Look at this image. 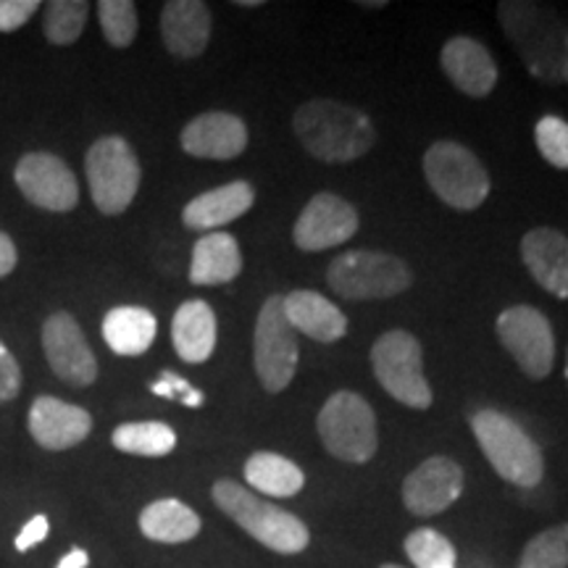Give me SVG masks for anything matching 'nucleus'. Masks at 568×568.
I'll return each instance as SVG.
<instances>
[{
  "instance_id": "f257e3e1",
  "label": "nucleus",
  "mask_w": 568,
  "mask_h": 568,
  "mask_svg": "<svg viewBox=\"0 0 568 568\" xmlns=\"http://www.w3.org/2000/svg\"><path fill=\"white\" fill-rule=\"evenodd\" d=\"M293 130L305 151L326 163L361 159L376 142V130L364 111L329 98L303 103L293 116Z\"/></svg>"
},
{
  "instance_id": "f03ea898",
  "label": "nucleus",
  "mask_w": 568,
  "mask_h": 568,
  "mask_svg": "<svg viewBox=\"0 0 568 568\" xmlns=\"http://www.w3.org/2000/svg\"><path fill=\"white\" fill-rule=\"evenodd\" d=\"M497 17L535 80L545 84L564 82L568 27L556 9L524 3V0H506L497 6Z\"/></svg>"
},
{
  "instance_id": "7ed1b4c3",
  "label": "nucleus",
  "mask_w": 568,
  "mask_h": 568,
  "mask_svg": "<svg viewBox=\"0 0 568 568\" xmlns=\"http://www.w3.org/2000/svg\"><path fill=\"white\" fill-rule=\"evenodd\" d=\"M213 503L232 518L237 527H243L253 539L282 556H295L308 548L311 535L301 518L282 510L274 503L264 500L251 489L232 479H222L213 485Z\"/></svg>"
},
{
  "instance_id": "20e7f679",
  "label": "nucleus",
  "mask_w": 568,
  "mask_h": 568,
  "mask_svg": "<svg viewBox=\"0 0 568 568\" xmlns=\"http://www.w3.org/2000/svg\"><path fill=\"white\" fill-rule=\"evenodd\" d=\"M471 429L489 466L503 479L524 489L537 487L542 481V450L514 418L500 414V410L481 408L471 416Z\"/></svg>"
},
{
  "instance_id": "39448f33",
  "label": "nucleus",
  "mask_w": 568,
  "mask_h": 568,
  "mask_svg": "<svg viewBox=\"0 0 568 568\" xmlns=\"http://www.w3.org/2000/svg\"><path fill=\"white\" fill-rule=\"evenodd\" d=\"M424 174L439 201L456 211L479 209L493 187L481 161L456 140H439L426 151Z\"/></svg>"
},
{
  "instance_id": "423d86ee",
  "label": "nucleus",
  "mask_w": 568,
  "mask_h": 568,
  "mask_svg": "<svg viewBox=\"0 0 568 568\" xmlns=\"http://www.w3.org/2000/svg\"><path fill=\"white\" fill-rule=\"evenodd\" d=\"M326 282L345 301H385L406 293L414 274L406 261L389 253L347 251L332 261Z\"/></svg>"
},
{
  "instance_id": "0eeeda50",
  "label": "nucleus",
  "mask_w": 568,
  "mask_h": 568,
  "mask_svg": "<svg viewBox=\"0 0 568 568\" xmlns=\"http://www.w3.org/2000/svg\"><path fill=\"white\" fill-rule=\"evenodd\" d=\"M316 426L324 447L335 458L345 464H368L374 458L379 445L376 416L361 395L339 389L318 410Z\"/></svg>"
},
{
  "instance_id": "6e6552de",
  "label": "nucleus",
  "mask_w": 568,
  "mask_h": 568,
  "mask_svg": "<svg viewBox=\"0 0 568 568\" xmlns=\"http://www.w3.org/2000/svg\"><path fill=\"white\" fill-rule=\"evenodd\" d=\"M374 376L403 406L426 410L432 406V387L424 374V353L418 339L406 329L385 332L372 347Z\"/></svg>"
},
{
  "instance_id": "1a4fd4ad",
  "label": "nucleus",
  "mask_w": 568,
  "mask_h": 568,
  "mask_svg": "<svg viewBox=\"0 0 568 568\" xmlns=\"http://www.w3.org/2000/svg\"><path fill=\"white\" fill-rule=\"evenodd\" d=\"M92 201L105 216L130 209L140 190V161L124 138H101L92 142L84 159Z\"/></svg>"
},
{
  "instance_id": "9d476101",
  "label": "nucleus",
  "mask_w": 568,
  "mask_h": 568,
  "mask_svg": "<svg viewBox=\"0 0 568 568\" xmlns=\"http://www.w3.org/2000/svg\"><path fill=\"white\" fill-rule=\"evenodd\" d=\"M255 374L266 393H282L297 368V332L284 316V297L272 295L261 305L253 337Z\"/></svg>"
},
{
  "instance_id": "9b49d317",
  "label": "nucleus",
  "mask_w": 568,
  "mask_h": 568,
  "mask_svg": "<svg viewBox=\"0 0 568 568\" xmlns=\"http://www.w3.org/2000/svg\"><path fill=\"white\" fill-rule=\"evenodd\" d=\"M497 337L529 379H545L556 364V335L548 316L531 305H510L497 316Z\"/></svg>"
},
{
  "instance_id": "f8f14e48",
  "label": "nucleus",
  "mask_w": 568,
  "mask_h": 568,
  "mask_svg": "<svg viewBox=\"0 0 568 568\" xmlns=\"http://www.w3.org/2000/svg\"><path fill=\"white\" fill-rule=\"evenodd\" d=\"M17 187L38 209L67 213L80 203V184L71 169L53 153H27L13 172Z\"/></svg>"
},
{
  "instance_id": "ddd939ff",
  "label": "nucleus",
  "mask_w": 568,
  "mask_h": 568,
  "mask_svg": "<svg viewBox=\"0 0 568 568\" xmlns=\"http://www.w3.org/2000/svg\"><path fill=\"white\" fill-rule=\"evenodd\" d=\"M42 351L59 379L74 387H90L98 379V361L77 318L59 311L42 324Z\"/></svg>"
},
{
  "instance_id": "4468645a",
  "label": "nucleus",
  "mask_w": 568,
  "mask_h": 568,
  "mask_svg": "<svg viewBox=\"0 0 568 568\" xmlns=\"http://www.w3.org/2000/svg\"><path fill=\"white\" fill-rule=\"evenodd\" d=\"M355 232H358V211L339 195L318 193L297 216L293 240L301 251L318 253L347 243Z\"/></svg>"
},
{
  "instance_id": "2eb2a0df",
  "label": "nucleus",
  "mask_w": 568,
  "mask_h": 568,
  "mask_svg": "<svg viewBox=\"0 0 568 568\" xmlns=\"http://www.w3.org/2000/svg\"><path fill=\"white\" fill-rule=\"evenodd\" d=\"M464 493V468L447 456H432L403 481V503L414 516H437Z\"/></svg>"
},
{
  "instance_id": "dca6fc26",
  "label": "nucleus",
  "mask_w": 568,
  "mask_h": 568,
  "mask_svg": "<svg viewBox=\"0 0 568 568\" xmlns=\"http://www.w3.org/2000/svg\"><path fill=\"white\" fill-rule=\"evenodd\" d=\"M182 151L193 159L230 161L245 153L247 126L240 116L226 111H209L195 116L182 130Z\"/></svg>"
},
{
  "instance_id": "f3484780",
  "label": "nucleus",
  "mask_w": 568,
  "mask_h": 568,
  "mask_svg": "<svg viewBox=\"0 0 568 568\" xmlns=\"http://www.w3.org/2000/svg\"><path fill=\"white\" fill-rule=\"evenodd\" d=\"M92 432V418L84 408L42 395L30 408V435L45 450H69Z\"/></svg>"
},
{
  "instance_id": "a211bd4d",
  "label": "nucleus",
  "mask_w": 568,
  "mask_h": 568,
  "mask_svg": "<svg viewBox=\"0 0 568 568\" xmlns=\"http://www.w3.org/2000/svg\"><path fill=\"white\" fill-rule=\"evenodd\" d=\"M521 258L545 293L568 301V237L552 226L524 234Z\"/></svg>"
},
{
  "instance_id": "6ab92c4d",
  "label": "nucleus",
  "mask_w": 568,
  "mask_h": 568,
  "mask_svg": "<svg viewBox=\"0 0 568 568\" xmlns=\"http://www.w3.org/2000/svg\"><path fill=\"white\" fill-rule=\"evenodd\" d=\"M439 63L456 88L468 98H485L497 84V63L493 53L474 38H453L445 42Z\"/></svg>"
},
{
  "instance_id": "aec40b11",
  "label": "nucleus",
  "mask_w": 568,
  "mask_h": 568,
  "mask_svg": "<svg viewBox=\"0 0 568 568\" xmlns=\"http://www.w3.org/2000/svg\"><path fill=\"white\" fill-rule=\"evenodd\" d=\"M161 38L176 59H197L211 40V11L201 0H172L161 11Z\"/></svg>"
},
{
  "instance_id": "412c9836",
  "label": "nucleus",
  "mask_w": 568,
  "mask_h": 568,
  "mask_svg": "<svg viewBox=\"0 0 568 568\" xmlns=\"http://www.w3.org/2000/svg\"><path fill=\"white\" fill-rule=\"evenodd\" d=\"M253 184H247L243 180L222 184V187L209 190V193L197 195L184 205L182 222L193 232H216L219 226L245 216V213L253 209Z\"/></svg>"
},
{
  "instance_id": "4be33fe9",
  "label": "nucleus",
  "mask_w": 568,
  "mask_h": 568,
  "mask_svg": "<svg viewBox=\"0 0 568 568\" xmlns=\"http://www.w3.org/2000/svg\"><path fill=\"white\" fill-rule=\"evenodd\" d=\"M284 316L290 326L316 343H337L347 335V318L335 303L314 290H295L284 295Z\"/></svg>"
},
{
  "instance_id": "5701e85b",
  "label": "nucleus",
  "mask_w": 568,
  "mask_h": 568,
  "mask_svg": "<svg viewBox=\"0 0 568 568\" xmlns=\"http://www.w3.org/2000/svg\"><path fill=\"white\" fill-rule=\"evenodd\" d=\"M243 272V253L237 240L226 232H209L193 247L190 282L201 287H216L237 280Z\"/></svg>"
},
{
  "instance_id": "b1692460",
  "label": "nucleus",
  "mask_w": 568,
  "mask_h": 568,
  "mask_svg": "<svg viewBox=\"0 0 568 568\" xmlns=\"http://www.w3.org/2000/svg\"><path fill=\"white\" fill-rule=\"evenodd\" d=\"M174 351L187 364H203L216 347V316L205 301H187L176 308L172 322Z\"/></svg>"
},
{
  "instance_id": "393cba45",
  "label": "nucleus",
  "mask_w": 568,
  "mask_h": 568,
  "mask_svg": "<svg viewBox=\"0 0 568 568\" xmlns=\"http://www.w3.org/2000/svg\"><path fill=\"white\" fill-rule=\"evenodd\" d=\"M159 322L140 305H116L103 318V339L116 355H142L153 345Z\"/></svg>"
},
{
  "instance_id": "a878e982",
  "label": "nucleus",
  "mask_w": 568,
  "mask_h": 568,
  "mask_svg": "<svg viewBox=\"0 0 568 568\" xmlns=\"http://www.w3.org/2000/svg\"><path fill=\"white\" fill-rule=\"evenodd\" d=\"M140 531L153 542H190L201 531V516L174 497L155 500L140 514Z\"/></svg>"
},
{
  "instance_id": "bb28decb",
  "label": "nucleus",
  "mask_w": 568,
  "mask_h": 568,
  "mask_svg": "<svg viewBox=\"0 0 568 568\" xmlns=\"http://www.w3.org/2000/svg\"><path fill=\"white\" fill-rule=\"evenodd\" d=\"M245 481L261 495L293 497L303 489L305 474L280 453H253L245 464Z\"/></svg>"
},
{
  "instance_id": "cd10ccee",
  "label": "nucleus",
  "mask_w": 568,
  "mask_h": 568,
  "mask_svg": "<svg viewBox=\"0 0 568 568\" xmlns=\"http://www.w3.org/2000/svg\"><path fill=\"white\" fill-rule=\"evenodd\" d=\"M111 443L116 450L142 458H161L176 447V435L169 424L161 422H132L113 429Z\"/></svg>"
},
{
  "instance_id": "c85d7f7f",
  "label": "nucleus",
  "mask_w": 568,
  "mask_h": 568,
  "mask_svg": "<svg viewBox=\"0 0 568 568\" xmlns=\"http://www.w3.org/2000/svg\"><path fill=\"white\" fill-rule=\"evenodd\" d=\"M403 548L416 568H458L456 548L437 529H414L403 542Z\"/></svg>"
},
{
  "instance_id": "c756f323",
  "label": "nucleus",
  "mask_w": 568,
  "mask_h": 568,
  "mask_svg": "<svg viewBox=\"0 0 568 568\" xmlns=\"http://www.w3.org/2000/svg\"><path fill=\"white\" fill-rule=\"evenodd\" d=\"M90 6L84 0H53L45 6V38L53 45H71L80 40Z\"/></svg>"
},
{
  "instance_id": "7c9ffc66",
  "label": "nucleus",
  "mask_w": 568,
  "mask_h": 568,
  "mask_svg": "<svg viewBox=\"0 0 568 568\" xmlns=\"http://www.w3.org/2000/svg\"><path fill=\"white\" fill-rule=\"evenodd\" d=\"M518 568H568V524H558L531 537Z\"/></svg>"
},
{
  "instance_id": "2f4dec72",
  "label": "nucleus",
  "mask_w": 568,
  "mask_h": 568,
  "mask_svg": "<svg viewBox=\"0 0 568 568\" xmlns=\"http://www.w3.org/2000/svg\"><path fill=\"white\" fill-rule=\"evenodd\" d=\"M98 19H101L103 38L113 48L132 45L138 38V9L130 0H101L98 3Z\"/></svg>"
},
{
  "instance_id": "473e14b6",
  "label": "nucleus",
  "mask_w": 568,
  "mask_h": 568,
  "mask_svg": "<svg viewBox=\"0 0 568 568\" xmlns=\"http://www.w3.org/2000/svg\"><path fill=\"white\" fill-rule=\"evenodd\" d=\"M535 142L550 166L568 169V122L560 116H542L535 126Z\"/></svg>"
},
{
  "instance_id": "72a5a7b5",
  "label": "nucleus",
  "mask_w": 568,
  "mask_h": 568,
  "mask_svg": "<svg viewBox=\"0 0 568 568\" xmlns=\"http://www.w3.org/2000/svg\"><path fill=\"white\" fill-rule=\"evenodd\" d=\"M38 11V0H0V32H17Z\"/></svg>"
},
{
  "instance_id": "f704fd0d",
  "label": "nucleus",
  "mask_w": 568,
  "mask_h": 568,
  "mask_svg": "<svg viewBox=\"0 0 568 568\" xmlns=\"http://www.w3.org/2000/svg\"><path fill=\"white\" fill-rule=\"evenodd\" d=\"M21 389V366L13 353L0 343V403H9Z\"/></svg>"
},
{
  "instance_id": "c9c22d12",
  "label": "nucleus",
  "mask_w": 568,
  "mask_h": 568,
  "mask_svg": "<svg viewBox=\"0 0 568 568\" xmlns=\"http://www.w3.org/2000/svg\"><path fill=\"white\" fill-rule=\"evenodd\" d=\"M48 529H51V527H48V518L45 516H34L32 521L19 531L17 550L19 552H27L30 548H34V545H40L42 539L48 537Z\"/></svg>"
},
{
  "instance_id": "e433bc0d",
  "label": "nucleus",
  "mask_w": 568,
  "mask_h": 568,
  "mask_svg": "<svg viewBox=\"0 0 568 568\" xmlns=\"http://www.w3.org/2000/svg\"><path fill=\"white\" fill-rule=\"evenodd\" d=\"M17 261H19L17 245H13V240L9 237V234L0 232V276L11 274L13 268H17Z\"/></svg>"
},
{
  "instance_id": "4c0bfd02",
  "label": "nucleus",
  "mask_w": 568,
  "mask_h": 568,
  "mask_svg": "<svg viewBox=\"0 0 568 568\" xmlns=\"http://www.w3.org/2000/svg\"><path fill=\"white\" fill-rule=\"evenodd\" d=\"M159 379L163 382V385H166L169 389H172V400H184V397H187L190 393H193V385H190V382L187 379H182V376L180 374H174V372H169V368H166V372H161V376H159Z\"/></svg>"
},
{
  "instance_id": "58836bf2",
  "label": "nucleus",
  "mask_w": 568,
  "mask_h": 568,
  "mask_svg": "<svg viewBox=\"0 0 568 568\" xmlns=\"http://www.w3.org/2000/svg\"><path fill=\"white\" fill-rule=\"evenodd\" d=\"M90 564V556L80 548H74L71 552H67V556L61 558V564L55 568H88Z\"/></svg>"
},
{
  "instance_id": "ea45409f",
  "label": "nucleus",
  "mask_w": 568,
  "mask_h": 568,
  "mask_svg": "<svg viewBox=\"0 0 568 568\" xmlns=\"http://www.w3.org/2000/svg\"><path fill=\"white\" fill-rule=\"evenodd\" d=\"M203 400H205V397H203L201 389H193V393L184 397L182 403H184V406H187V408H197V406H203Z\"/></svg>"
},
{
  "instance_id": "a19ab883",
  "label": "nucleus",
  "mask_w": 568,
  "mask_h": 568,
  "mask_svg": "<svg viewBox=\"0 0 568 568\" xmlns=\"http://www.w3.org/2000/svg\"><path fill=\"white\" fill-rule=\"evenodd\" d=\"M564 82L568 84V38H566V53H564Z\"/></svg>"
},
{
  "instance_id": "79ce46f5",
  "label": "nucleus",
  "mask_w": 568,
  "mask_h": 568,
  "mask_svg": "<svg viewBox=\"0 0 568 568\" xmlns=\"http://www.w3.org/2000/svg\"><path fill=\"white\" fill-rule=\"evenodd\" d=\"M237 6H243V9H255V6H261V0H240Z\"/></svg>"
},
{
  "instance_id": "37998d69",
  "label": "nucleus",
  "mask_w": 568,
  "mask_h": 568,
  "mask_svg": "<svg viewBox=\"0 0 568 568\" xmlns=\"http://www.w3.org/2000/svg\"><path fill=\"white\" fill-rule=\"evenodd\" d=\"M382 568H403V566H395V564H385Z\"/></svg>"
},
{
  "instance_id": "c03bdc74",
  "label": "nucleus",
  "mask_w": 568,
  "mask_h": 568,
  "mask_svg": "<svg viewBox=\"0 0 568 568\" xmlns=\"http://www.w3.org/2000/svg\"><path fill=\"white\" fill-rule=\"evenodd\" d=\"M566 382H568V351H566Z\"/></svg>"
}]
</instances>
